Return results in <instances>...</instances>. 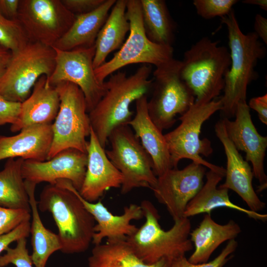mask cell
<instances>
[{
    "label": "cell",
    "instance_id": "obj_1",
    "mask_svg": "<svg viewBox=\"0 0 267 267\" xmlns=\"http://www.w3.org/2000/svg\"><path fill=\"white\" fill-rule=\"evenodd\" d=\"M151 71V66L143 64L131 76L118 71L104 82L105 94L88 113L91 129L104 148L111 132L132 120L131 104L152 89Z\"/></svg>",
    "mask_w": 267,
    "mask_h": 267
},
{
    "label": "cell",
    "instance_id": "obj_39",
    "mask_svg": "<svg viewBox=\"0 0 267 267\" xmlns=\"http://www.w3.org/2000/svg\"><path fill=\"white\" fill-rule=\"evenodd\" d=\"M249 108L255 110L260 120L267 125V94L252 98L248 104Z\"/></svg>",
    "mask_w": 267,
    "mask_h": 267
},
{
    "label": "cell",
    "instance_id": "obj_11",
    "mask_svg": "<svg viewBox=\"0 0 267 267\" xmlns=\"http://www.w3.org/2000/svg\"><path fill=\"white\" fill-rule=\"evenodd\" d=\"M108 141L110 148L105 153L123 176L121 194L138 187L152 189L157 181L152 161L131 127L124 125L115 128Z\"/></svg>",
    "mask_w": 267,
    "mask_h": 267
},
{
    "label": "cell",
    "instance_id": "obj_3",
    "mask_svg": "<svg viewBox=\"0 0 267 267\" xmlns=\"http://www.w3.org/2000/svg\"><path fill=\"white\" fill-rule=\"evenodd\" d=\"M37 204L40 211L51 214L62 253L78 254L88 250L96 222L72 190L56 183L48 184L43 189Z\"/></svg>",
    "mask_w": 267,
    "mask_h": 267
},
{
    "label": "cell",
    "instance_id": "obj_6",
    "mask_svg": "<svg viewBox=\"0 0 267 267\" xmlns=\"http://www.w3.org/2000/svg\"><path fill=\"white\" fill-rule=\"evenodd\" d=\"M222 108L221 98L204 104L194 102L179 118L180 124L164 134L173 169L178 168L180 160L188 159L225 175L224 168L209 163L201 157V155L208 157L213 149L210 140L207 138H200L203 123Z\"/></svg>",
    "mask_w": 267,
    "mask_h": 267
},
{
    "label": "cell",
    "instance_id": "obj_7",
    "mask_svg": "<svg viewBox=\"0 0 267 267\" xmlns=\"http://www.w3.org/2000/svg\"><path fill=\"white\" fill-rule=\"evenodd\" d=\"M55 65V51L53 47L29 42L12 53L10 60L0 78V96L22 103L30 95L32 89L43 76L48 78Z\"/></svg>",
    "mask_w": 267,
    "mask_h": 267
},
{
    "label": "cell",
    "instance_id": "obj_23",
    "mask_svg": "<svg viewBox=\"0 0 267 267\" xmlns=\"http://www.w3.org/2000/svg\"><path fill=\"white\" fill-rule=\"evenodd\" d=\"M206 180L196 196L188 203L183 217H190L201 214L211 215V212L224 207L242 212L256 221L266 222L267 215L252 211L234 204L229 199V190L218 186L224 175L210 170L205 174Z\"/></svg>",
    "mask_w": 267,
    "mask_h": 267
},
{
    "label": "cell",
    "instance_id": "obj_24",
    "mask_svg": "<svg viewBox=\"0 0 267 267\" xmlns=\"http://www.w3.org/2000/svg\"><path fill=\"white\" fill-rule=\"evenodd\" d=\"M241 232L239 225L232 220L221 224L214 221L211 215L205 214L199 225L189 234L194 251L188 261L194 264L207 262L221 244L235 239Z\"/></svg>",
    "mask_w": 267,
    "mask_h": 267
},
{
    "label": "cell",
    "instance_id": "obj_19",
    "mask_svg": "<svg viewBox=\"0 0 267 267\" xmlns=\"http://www.w3.org/2000/svg\"><path fill=\"white\" fill-rule=\"evenodd\" d=\"M87 146V165L85 178L79 191L86 200L95 202L111 188H120L123 178L111 163L93 132L90 129Z\"/></svg>",
    "mask_w": 267,
    "mask_h": 267
},
{
    "label": "cell",
    "instance_id": "obj_26",
    "mask_svg": "<svg viewBox=\"0 0 267 267\" xmlns=\"http://www.w3.org/2000/svg\"><path fill=\"white\" fill-rule=\"evenodd\" d=\"M127 0H117L111 8L95 42L94 69L105 62L108 55L124 44L130 25L126 15Z\"/></svg>",
    "mask_w": 267,
    "mask_h": 267
},
{
    "label": "cell",
    "instance_id": "obj_13",
    "mask_svg": "<svg viewBox=\"0 0 267 267\" xmlns=\"http://www.w3.org/2000/svg\"><path fill=\"white\" fill-rule=\"evenodd\" d=\"M55 51V65L50 76L47 78L52 86L68 82L77 86L86 100L87 111L90 112L105 93L104 82L97 79L93 66L95 46L80 47L71 50Z\"/></svg>",
    "mask_w": 267,
    "mask_h": 267
},
{
    "label": "cell",
    "instance_id": "obj_15",
    "mask_svg": "<svg viewBox=\"0 0 267 267\" xmlns=\"http://www.w3.org/2000/svg\"><path fill=\"white\" fill-rule=\"evenodd\" d=\"M234 121L222 120L227 134L236 149L246 154V161L250 162L255 177L259 182L258 190L265 189L267 176L264 160L267 148V137L261 135L255 127L246 101H240L236 108Z\"/></svg>",
    "mask_w": 267,
    "mask_h": 267
},
{
    "label": "cell",
    "instance_id": "obj_32",
    "mask_svg": "<svg viewBox=\"0 0 267 267\" xmlns=\"http://www.w3.org/2000/svg\"><path fill=\"white\" fill-rule=\"evenodd\" d=\"M238 1L236 0H194L193 4L199 16L210 19L217 16L222 18L227 15Z\"/></svg>",
    "mask_w": 267,
    "mask_h": 267
},
{
    "label": "cell",
    "instance_id": "obj_34",
    "mask_svg": "<svg viewBox=\"0 0 267 267\" xmlns=\"http://www.w3.org/2000/svg\"><path fill=\"white\" fill-rule=\"evenodd\" d=\"M5 253L0 256V267L13 264L15 267H33L31 255L27 248L26 238L22 237L16 241L14 248L8 247Z\"/></svg>",
    "mask_w": 267,
    "mask_h": 267
},
{
    "label": "cell",
    "instance_id": "obj_21",
    "mask_svg": "<svg viewBox=\"0 0 267 267\" xmlns=\"http://www.w3.org/2000/svg\"><path fill=\"white\" fill-rule=\"evenodd\" d=\"M147 101V95L135 101V114L128 125L151 158L154 173L158 177L173 168L164 134L148 115Z\"/></svg>",
    "mask_w": 267,
    "mask_h": 267
},
{
    "label": "cell",
    "instance_id": "obj_35",
    "mask_svg": "<svg viewBox=\"0 0 267 267\" xmlns=\"http://www.w3.org/2000/svg\"><path fill=\"white\" fill-rule=\"evenodd\" d=\"M31 211L0 206V236L6 234L25 221H30Z\"/></svg>",
    "mask_w": 267,
    "mask_h": 267
},
{
    "label": "cell",
    "instance_id": "obj_30",
    "mask_svg": "<svg viewBox=\"0 0 267 267\" xmlns=\"http://www.w3.org/2000/svg\"><path fill=\"white\" fill-rule=\"evenodd\" d=\"M23 159H8L0 171V206L31 211L29 196L21 173Z\"/></svg>",
    "mask_w": 267,
    "mask_h": 267
},
{
    "label": "cell",
    "instance_id": "obj_29",
    "mask_svg": "<svg viewBox=\"0 0 267 267\" xmlns=\"http://www.w3.org/2000/svg\"><path fill=\"white\" fill-rule=\"evenodd\" d=\"M143 28L152 42L171 46L174 41L176 25L164 0H140Z\"/></svg>",
    "mask_w": 267,
    "mask_h": 267
},
{
    "label": "cell",
    "instance_id": "obj_17",
    "mask_svg": "<svg viewBox=\"0 0 267 267\" xmlns=\"http://www.w3.org/2000/svg\"><path fill=\"white\" fill-rule=\"evenodd\" d=\"M55 183L72 190L94 218L96 223L92 243L94 245L101 243L105 238L107 240L126 239L138 229L131 222L140 220L144 217L143 212L140 205L131 204L124 207L122 215H114L100 200L90 202L84 199L70 181L61 179L57 180Z\"/></svg>",
    "mask_w": 267,
    "mask_h": 267
},
{
    "label": "cell",
    "instance_id": "obj_38",
    "mask_svg": "<svg viewBox=\"0 0 267 267\" xmlns=\"http://www.w3.org/2000/svg\"><path fill=\"white\" fill-rule=\"evenodd\" d=\"M31 222L25 221L10 232L0 236V254L9 247L12 242L29 236Z\"/></svg>",
    "mask_w": 267,
    "mask_h": 267
},
{
    "label": "cell",
    "instance_id": "obj_18",
    "mask_svg": "<svg viewBox=\"0 0 267 267\" xmlns=\"http://www.w3.org/2000/svg\"><path fill=\"white\" fill-rule=\"evenodd\" d=\"M215 132L223 146L226 157L225 180L219 186L234 191L246 203L249 210L258 213L263 210L266 203L259 198L253 188L251 167L228 138L222 119L215 124Z\"/></svg>",
    "mask_w": 267,
    "mask_h": 267
},
{
    "label": "cell",
    "instance_id": "obj_22",
    "mask_svg": "<svg viewBox=\"0 0 267 267\" xmlns=\"http://www.w3.org/2000/svg\"><path fill=\"white\" fill-rule=\"evenodd\" d=\"M60 98L57 89L43 76L34 85L29 97L21 103L17 121L10 126L12 132H20L27 127L52 124L58 113Z\"/></svg>",
    "mask_w": 267,
    "mask_h": 267
},
{
    "label": "cell",
    "instance_id": "obj_36",
    "mask_svg": "<svg viewBox=\"0 0 267 267\" xmlns=\"http://www.w3.org/2000/svg\"><path fill=\"white\" fill-rule=\"evenodd\" d=\"M21 103L8 100L0 96V127L5 124H14L17 120Z\"/></svg>",
    "mask_w": 267,
    "mask_h": 267
},
{
    "label": "cell",
    "instance_id": "obj_31",
    "mask_svg": "<svg viewBox=\"0 0 267 267\" xmlns=\"http://www.w3.org/2000/svg\"><path fill=\"white\" fill-rule=\"evenodd\" d=\"M29 42L19 22L8 19L0 13V44L13 53Z\"/></svg>",
    "mask_w": 267,
    "mask_h": 267
},
{
    "label": "cell",
    "instance_id": "obj_41",
    "mask_svg": "<svg viewBox=\"0 0 267 267\" xmlns=\"http://www.w3.org/2000/svg\"><path fill=\"white\" fill-rule=\"evenodd\" d=\"M255 33L267 44V19L260 14H256L254 22Z\"/></svg>",
    "mask_w": 267,
    "mask_h": 267
},
{
    "label": "cell",
    "instance_id": "obj_25",
    "mask_svg": "<svg viewBox=\"0 0 267 267\" xmlns=\"http://www.w3.org/2000/svg\"><path fill=\"white\" fill-rule=\"evenodd\" d=\"M116 1L105 0L95 10L75 15V19L70 28L53 47L62 50H71L94 46L98 34Z\"/></svg>",
    "mask_w": 267,
    "mask_h": 267
},
{
    "label": "cell",
    "instance_id": "obj_40",
    "mask_svg": "<svg viewBox=\"0 0 267 267\" xmlns=\"http://www.w3.org/2000/svg\"><path fill=\"white\" fill-rule=\"evenodd\" d=\"M20 0H0V13L6 18L17 20Z\"/></svg>",
    "mask_w": 267,
    "mask_h": 267
},
{
    "label": "cell",
    "instance_id": "obj_20",
    "mask_svg": "<svg viewBox=\"0 0 267 267\" xmlns=\"http://www.w3.org/2000/svg\"><path fill=\"white\" fill-rule=\"evenodd\" d=\"M52 139V124L30 126L12 136L0 135V161L15 158L45 161Z\"/></svg>",
    "mask_w": 267,
    "mask_h": 267
},
{
    "label": "cell",
    "instance_id": "obj_14",
    "mask_svg": "<svg viewBox=\"0 0 267 267\" xmlns=\"http://www.w3.org/2000/svg\"><path fill=\"white\" fill-rule=\"evenodd\" d=\"M206 173L205 167L192 162L182 169H171L157 177V183L151 190L174 221L183 218L187 204L204 183Z\"/></svg>",
    "mask_w": 267,
    "mask_h": 267
},
{
    "label": "cell",
    "instance_id": "obj_37",
    "mask_svg": "<svg viewBox=\"0 0 267 267\" xmlns=\"http://www.w3.org/2000/svg\"><path fill=\"white\" fill-rule=\"evenodd\" d=\"M105 0H61L66 8L75 15L90 12L102 4Z\"/></svg>",
    "mask_w": 267,
    "mask_h": 267
},
{
    "label": "cell",
    "instance_id": "obj_42",
    "mask_svg": "<svg viewBox=\"0 0 267 267\" xmlns=\"http://www.w3.org/2000/svg\"><path fill=\"white\" fill-rule=\"evenodd\" d=\"M12 52L0 44V78L4 73L11 57Z\"/></svg>",
    "mask_w": 267,
    "mask_h": 267
},
{
    "label": "cell",
    "instance_id": "obj_4",
    "mask_svg": "<svg viewBox=\"0 0 267 267\" xmlns=\"http://www.w3.org/2000/svg\"><path fill=\"white\" fill-rule=\"evenodd\" d=\"M140 206L145 221L142 225L126 239L135 254L147 264L162 259L170 263L192 250L193 245L189 239L191 223L183 217L174 221L168 230L159 224L160 216L157 209L148 200H143Z\"/></svg>",
    "mask_w": 267,
    "mask_h": 267
},
{
    "label": "cell",
    "instance_id": "obj_5",
    "mask_svg": "<svg viewBox=\"0 0 267 267\" xmlns=\"http://www.w3.org/2000/svg\"><path fill=\"white\" fill-rule=\"evenodd\" d=\"M219 43L203 37L184 52L181 61V78L192 91L195 103L209 102L224 89L231 58L229 50Z\"/></svg>",
    "mask_w": 267,
    "mask_h": 267
},
{
    "label": "cell",
    "instance_id": "obj_9",
    "mask_svg": "<svg viewBox=\"0 0 267 267\" xmlns=\"http://www.w3.org/2000/svg\"><path fill=\"white\" fill-rule=\"evenodd\" d=\"M180 65L181 61L174 58L153 72V92L147 101V110L162 132L171 128L176 116L183 114L195 102L192 91L181 78Z\"/></svg>",
    "mask_w": 267,
    "mask_h": 267
},
{
    "label": "cell",
    "instance_id": "obj_43",
    "mask_svg": "<svg viewBox=\"0 0 267 267\" xmlns=\"http://www.w3.org/2000/svg\"><path fill=\"white\" fill-rule=\"evenodd\" d=\"M242 2L248 4L256 5L264 10H267V0H245L242 1Z\"/></svg>",
    "mask_w": 267,
    "mask_h": 267
},
{
    "label": "cell",
    "instance_id": "obj_28",
    "mask_svg": "<svg viewBox=\"0 0 267 267\" xmlns=\"http://www.w3.org/2000/svg\"><path fill=\"white\" fill-rule=\"evenodd\" d=\"M25 184L32 218L30 231L33 250L31 259L35 267H45L50 256L61 250V244L58 234L47 229L41 219L35 194L36 184L25 181Z\"/></svg>",
    "mask_w": 267,
    "mask_h": 267
},
{
    "label": "cell",
    "instance_id": "obj_10",
    "mask_svg": "<svg viewBox=\"0 0 267 267\" xmlns=\"http://www.w3.org/2000/svg\"><path fill=\"white\" fill-rule=\"evenodd\" d=\"M55 86L60 106L52 124V142L47 160L60 151L75 148L87 153L91 126L83 92L76 85L68 82Z\"/></svg>",
    "mask_w": 267,
    "mask_h": 267
},
{
    "label": "cell",
    "instance_id": "obj_27",
    "mask_svg": "<svg viewBox=\"0 0 267 267\" xmlns=\"http://www.w3.org/2000/svg\"><path fill=\"white\" fill-rule=\"evenodd\" d=\"M169 264L165 259L152 264L145 263L124 239L107 240L105 243L95 245L87 267H169Z\"/></svg>",
    "mask_w": 267,
    "mask_h": 267
},
{
    "label": "cell",
    "instance_id": "obj_8",
    "mask_svg": "<svg viewBox=\"0 0 267 267\" xmlns=\"http://www.w3.org/2000/svg\"><path fill=\"white\" fill-rule=\"evenodd\" d=\"M126 15L130 25L128 38L112 58L94 69L100 83H103L109 75L129 65L142 63L157 67L174 58L173 46L155 44L147 37L140 0H127Z\"/></svg>",
    "mask_w": 267,
    "mask_h": 267
},
{
    "label": "cell",
    "instance_id": "obj_33",
    "mask_svg": "<svg viewBox=\"0 0 267 267\" xmlns=\"http://www.w3.org/2000/svg\"><path fill=\"white\" fill-rule=\"evenodd\" d=\"M238 244L235 239L227 242L221 253L214 259L206 263L194 264L190 263L185 256L178 258L169 264V267H223L234 257Z\"/></svg>",
    "mask_w": 267,
    "mask_h": 267
},
{
    "label": "cell",
    "instance_id": "obj_16",
    "mask_svg": "<svg viewBox=\"0 0 267 267\" xmlns=\"http://www.w3.org/2000/svg\"><path fill=\"white\" fill-rule=\"evenodd\" d=\"M87 154L75 148L63 150L44 161L23 160L21 173L24 181L37 184H54L58 179L70 181L79 191L85 176Z\"/></svg>",
    "mask_w": 267,
    "mask_h": 267
},
{
    "label": "cell",
    "instance_id": "obj_2",
    "mask_svg": "<svg viewBox=\"0 0 267 267\" xmlns=\"http://www.w3.org/2000/svg\"><path fill=\"white\" fill-rule=\"evenodd\" d=\"M228 31L231 64L224 78L223 95L221 98V119L234 117L238 103L246 101L248 85L257 78L255 68L265 57L266 50L254 32L244 34L232 9L221 18Z\"/></svg>",
    "mask_w": 267,
    "mask_h": 267
},
{
    "label": "cell",
    "instance_id": "obj_12",
    "mask_svg": "<svg viewBox=\"0 0 267 267\" xmlns=\"http://www.w3.org/2000/svg\"><path fill=\"white\" fill-rule=\"evenodd\" d=\"M75 19L61 0H20L17 21L29 42L53 47Z\"/></svg>",
    "mask_w": 267,
    "mask_h": 267
}]
</instances>
